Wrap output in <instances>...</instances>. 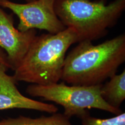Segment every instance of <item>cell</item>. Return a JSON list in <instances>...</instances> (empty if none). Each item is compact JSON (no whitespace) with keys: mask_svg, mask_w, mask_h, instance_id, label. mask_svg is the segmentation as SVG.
I'll use <instances>...</instances> for the list:
<instances>
[{"mask_svg":"<svg viewBox=\"0 0 125 125\" xmlns=\"http://www.w3.org/2000/svg\"><path fill=\"white\" fill-rule=\"evenodd\" d=\"M125 61V34L96 45L82 41L65 56L61 80L71 85H100Z\"/></svg>","mask_w":125,"mask_h":125,"instance_id":"cell-1","label":"cell"},{"mask_svg":"<svg viewBox=\"0 0 125 125\" xmlns=\"http://www.w3.org/2000/svg\"><path fill=\"white\" fill-rule=\"evenodd\" d=\"M79 42L74 29L66 28L57 34L36 36L20 64L14 80L40 85H51L61 79L66 53L72 45Z\"/></svg>","mask_w":125,"mask_h":125,"instance_id":"cell-2","label":"cell"},{"mask_svg":"<svg viewBox=\"0 0 125 125\" xmlns=\"http://www.w3.org/2000/svg\"><path fill=\"white\" fill-rule=\"evenodd\" d=\"M125 9V0H56L54 10L66 28L75 31L79 42L98 40L118 22Z\"/></svg>","mask_w":125,"mask_h":125,"instance_id":"cell-3","label":"cell"},{"mask_svg":"<svg viewBox=\"0 0 125 125\" xmlns=\"http://www.w3.org/2000/svg\"><path fill=\"white\" fill-rule=\"evenodd\" d=\"M102 85L69 86L64 82L47 85L31 84L26 92L31 97L42 98L62 105L64 109L63 115L68 119L74 116L80 118L88 112L86 109L91 108L119 115L122 112L121 109L109 105L101 97Z\"/></svg>","mask_w":125,"mask_h":125,"instance_id":"cell-4","label":"cell"},{"mask_svg":"<svg viewBox=\"0 0 125 125\" xmlns=\"http://www.w3.org/2000/svg\"><path fill=\"white\" fill-rule=\"evenodd\" d=\"M56 0H35L19 4L10 0H0V7L10 10L18 16V29L26 31L31 29L43 30L55 34L66 29L54 10Z\"/></svg>","mask_w":125,"mask_h":125,"instance_id":"cell-5","label":"cell"},{"mask_svg":"<svg viewBox=\"0 0 125 125\" xmlns=\"http://www.w3.org/2000/svg\"><path fill=\"white\" fill-rule=\"evenodd\" d=\"M36 36L35 29H16L13 14H8L0 7V48L7 52L10 69L15 71L19 66Z\"/></svg>","mask_w":125,"mask_h":125,"instance_id":"cell-6","label":"cell"},{"mask_svg":"<svg viewBox=\"0 0 125 125\" xmlns=\"http://www.w3.org/2000/svg\"><path fill=\"white\" fill-rule=\"evenodd\" d=\"M9 68L0 64V111L9 109H26L56 113L58 108L50 103L41 102L27 97L19 92L13 76L7 74Z\"/></svg>","mask_w":125,"mask_h":125,"instance_id":"cell-7","label":"cell"},{"mask_svg":"<svg viewBox=\"0 0 125 125\" xmlns=\"http://www.w3.org/2000/svg\"><path fill=\"white\" fill-rule=\"evenodd\" d=\"M109 81L102 85L101 95L107 104L119 109L125 99V70L120 74H115Z\"/></svg>","mask_w":125,"mask_h":125,"instance_id":"cell-8","label":"cell"},{"mask_svg":"<svg viewBox=\"0 0 125 125\" xmlns=\"http://www.w3.org/2000/svg\"><path fill=\"white\" fill-rule=\"evenodd\" d=\"M0 125H73L70 119L63 114L54 113L51 116H42L31 118L20 115L16 118H9L0 120Z\"/></svg>","mask_w":125,"mask_h":125,"instance_id":"cell-9","label":"cell"},{"mask_svg":"<svg viewBox=\"0 0 125 125\" xmlns=\"http://www.w3.org/2000/svg\"><path fill=\"white\" fill-rule=\"evenodd\" d=\"M79 118L82 125H125V113L123 112L115 116L107 119L92 116L88 112Z\"/></svg>","mask_w":125,"mask_h":125,"instance_id":"cell-10","label":"cell"},{"mask_svg":"<svg viewBox=\"0 0 125 125\" xmlns=\"http://www.w3.org/2000/svg\"><path fill=\"white\" fill-rule=\"evenodd\" d=\"M0 64L5 65L9 69H10V67H9V65L7 60V54L5 53L4 52L1 48H0Z\"/></svg>","mask_w":125,"mask_h":125,"instance_id":"cell-11","label":"cell"},{"mask_svg":"<svg viewBox=\"0 0 125 125\" xmlns=\"http://www.w3.org/2000/svg\"><path fill=\"white\" fill-rule=\"evenodd\" d=\"M26 2H31V1H35V0H24Z\"/></svg>","mask_w":125,"mask_h":125,"instance_id":"cell-12","label":"cell"}]
</instances>
